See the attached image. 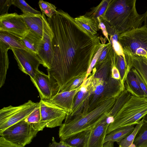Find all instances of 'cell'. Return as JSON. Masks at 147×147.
Masks as SVG:
<instances>
[{
    "instance_id": "obj_15",
    "label": "cell",
    "mask_w": 147,
    "mask_h": 147,
    "mask_svg": "<svg viewBox=\"0 0 147 147\" xmlns=\"http://www.w3.org/2000/svg\"><path fill=\"white\" fill-rule=\"evenodd\" d=\"M81 85L73 90L59 92L51 99L46 100L65 110L67 113L66 116H68L72 111L76 96Z\"/></svg>"
},
{
    "instance_id": "obj_18",
    "label": "cell",
    "mask_w": 147,
    "mask_h": 147,
    "mask_svg": "<svg viewBox=\"0 0 147 147\" xmlns=\"http://www.w3.org/2000/svg\"><path fill=\"white\" fill-rule=\"evenodd\" d=\"M10 49V47L0 41V88L5 83L9 64L8 51Z\"/></svg>"
},
{
    "instance_id": "obj_25",
    "label": "cell",
    "mask_w": 147,
    "mask_h": 147,
    "mask_svg": "<svg viewBox=\"0 0 147 147\" xmlns=\"http://www.w3.org/2000/svg\"><path fill=\"white\" fill-rule=\"evenodd\" d=\"M131 96L130 93L125 89H124L117 98L114 105L110 112V116L114 117Z\"/></svg>"
},
{
    "instance_id": "obj_44",
    "label": "cell",
    "mask_w": 147,
    "mask_h": 147,
    "mask_svg": "<svg viewBox=\"0 0 147 147\" xmlns=\"http://www.w3.org/2000/svg\"><path fill=\"white\" fill-rule=\"evenodd\" d=\"M146 57V58H147V56H146V57Z\"/></svg>"
},
{
    "instance_id": "obj_35",
    "label": "cell",
    "mask_w": 147,
    "mask_h": 147,
    "mask_svg": "<svg viewBox=\"0 0 147 147\" xmlns=\"http://www.w3.org/2000/svg\"><path fill=\"white\" fill-rule=\"evenodd\" d=\"M13 0H0V16L8 13L9 7L13 5Z\"/></svg>"
},
{
    "instance_id": "obj_22",
    "label": "cell",
    "mask_w": 147,
    "mask_h": 147,
    "mask_svg": "<svg viewBox=\"0 0 147 147\" xmlns=\"http://www.w3.org/2000/svg\"><path fill=\"white\" fill-rule=\"evenodd\" d=\"M42 38L29 30L22 41L26 50L37 55L38 48Z\"/></svg>"
},
{
    "instance_id": "obj_9",
    "label": "cell",
    "mask_w": 147,
    "mask_h": 147,
    "mask_svg": "<svg viewBox=\"0 0 147 147\" xmlns=\"http://www.w3.org/2000/svg\"><path fill=\"white\" fill-rule=\"evenodd\" d=\"M14 57L19 69L29 75L32 83H35L36 73L41 62L38 55L27 50L11 48Z\"/></svg>"
},
{
    "instance_id": "obj_21",
    "label": "cell",
    "mask_w": 147,
    "mask_h": 147,
    "mask_svg": "<svg viewBox=\"0 0 147 147\" xmlns=\"http://www.w3.org/2000/svg\"><path fill=\"white\" fill-rule=\"evenodd\" d=\"M133 125L119 128L112 131L106 135L104 143L107 142H119L133 131L135 127Z\"/></svg>"
},
{
    "instance_id": "obj_12",
    "label": "cell",
    "mask_w": 147,
    "mask_h": 147,
    "mask_svg": "<svg viewBox=\"0 0 147 147\" xmlns=\"http://www.w3.org/2000/svg\"><path fill=\"white\" fill-rule=\"evenodd\" d=\"M29 31L22 14L14 13L0 16V31L10 32L22 38Z\"/></svg>"
},
{
    "instance_id": "obj_33",
    "label": "cell",
    "mask_w": 147,
    "mask_h": 147,
    "mask_svg": "<svg viewBox=\"0 0 147 147\" xmlns=\"http://www.w3.org/2000/svg\"><path fill=\"white\" fill-rule=\"evenodd\" d=\"M131 70L133 72L143 94V97L147 98V88L141 76L134 68H132Z\"/></svg>"
},
{
    "instance_id": "obj_24",
    "label": "cell",
    "mask_w": 147,
    "mask_h": 147,
    "mask_svg": "<svg viewBox=\"0 0 147 147\" xmlns=\"http://www.w3.org/2000/svg\"><path fill=\"white\" fill-rule=\"evenodd\" d=\"M125 88L132 95L137 97H143L134 74L130 69L124 82Z\"/></svg>"
},
{
    "instance_id": "obj_26",
    "label": "cell",
    "mask_w": 147,
    "mask_h": 147,
    "mask_svg": "<svg viewBox=\"0 0 147 147\" xmlns=\"http://www.w3.org/2000/svg\"><path fill=\"white\" fill-rule=\"evenodd\" d=\"M115 64L119 72L121 84L124 86V82L129 72L125 59L122 56L117 55L116 53Z\"/></svg>"
},
{
    "instance_id": "obj_30",
    "label": "cell",
    "mask_w": 147,
    "mask_h": 147,
    "mask_svg": "<svg viewBox=\"0 0 147 147\" xmlns=\"http://www.w3.org/2000/svg\"><path fill=\"white\" fill-rule=\"evenodd\" d=\"M38 4L42 13L46 15L48 18H51L57 12L56 7L51 3L40 0Z\"/></svg>"
},
{
    "instance_id": "obj_2",
    "label": "cell",
    "mask_w": 147,
    "mask_h": 147,
    "mask_svg": "<svg viewBox=\"0 0 147 147\" xmlns=\"http://www.w3.org/2000/svg\"><path fill=\"white\" fill-rule=\"evenodd\" d=\"M136 0H111L103 16L99 18L105 24L108 34L119 35L141 26L147 17L138 13Z\"/></svg>"
},
{
    "instance_id": "obj_42",
    "label": "cell",
    "mask_w": 147,
    "mask_h": 147,
    "mask_svg": "<svg viewBox=\"0 0 147 147\" xmlns=\"http://www.w3.org/2000/svg\"><path fill=\"white\" fill-rule=\"evenodd\" d=\"M144 25H146V26H147V17L145 20V21H144Z\"/></svg>"
},
{
    "instance_id": "obj_6",
    "label": "cell",
    "mask_w": 147,
    "mask_h": 147,
    "mask_svg": "<svg viewBox=\"0 0 147 147\" xmlns=\"http://www.w3.org/2000/svg\"><path fill=\"white\" fill-rule=\"evenodd\" d=\"M39 105V102L28 100L17 106L10 105L0 110V133L25 119Z\"/></svg>"
},
{
    "instance_id": "obj_13",
    "label": "cell",
    "mask_w": 147,
    "mask_h": 147,
    "mask_svg": "<svg viewBox=\"0 0 147 147\" xmlns=\"http://www.w3.org/2000/svg\"><path fill=\"white\" fill-rule=\"evenodd\" d=\"M34 85L41 99H51L59 92L58 84L54 78L39 70L36 73Z\"/></svg>"
},
{
    "instance_id": "obj_38",
    "label": "cell",
    "mask_w": 147,
    "mask_h": 147,
    "mask_svg": "<svg viewBox=\"0 0 147 147\" xmlns=\"http://www.w3.org/2000/svg\"><path fill=\"white\" fill-rule=\"evenodd\" d=\"M0 147H24L10 142L1 136L0 137Z\"/></svg>"
},
{
    "instance_id": "obj_37",
    "label": "cell",
    "mask_w": 147,
    "mask_h": 147,
    "mask_svg": "<svg viewBox=\"0 0 147 147\" xmlns=\"http://www.w3.org/2000/svg\"><path fill=\"white\" fill-rule=\"evenodd\" d=\"M112 46L111 43H108L105 44L101 54L96 63H98L102 61L107 55L110 49Z\"/></svg>"
},
{
    "instance_id": "obj_7",
    "label": "cell",
    "mask_w": 147,
    "mask_h": 147,
    "mask_svg": "<svg viewBox=\"0 0 147 147\" xmlns=\"http://www.w3.org/2000/svg\"><path fill=\"white\" fill-rule=\"evenodd\" d=\"M38 131L33 124L24 120L5 129L0 135L10 142L24 147L32 142Z\"/></svg>"
},
{
    "instance_id": "obj_31",
    "label": "cell",
    "mask_w": 147,
    "mask_h": 147,
    "mask_svg": "<svg viewBox=\"0 0 147 147\" xmlns=\"http://www.w3.org/2000/svg\"><path fill=\"white\" fill-rule=\"evenodd\" d=\"M40 110L39 105L24 120L28 123L33 124L40 131Z\"/></svg>"
},
{
    "instance_id": "obj_41",
    "label": "cell",
    "mask_w": 147,
    "mask_h": 147,
    "mask_svg": "<svg viewBox=\"0 0 147 147\" xmlns=\"http://www.w3.org/2000/svg\"><path fill=\"white\" fill-rule=\"evenodd\" d=\"M98 22L99 29H100L102 30L103 35L109 41V43H111L110 39L108 37V33L105 24L102 21L100 20L98 21Z\"/></svg>"
},
{
    "instance_id": "obj_40",
    "label": "cell",
    "mask_w": 147,
    "mask_h": 147,
    "mask_svg": "<svg viewBox=\"0 0 147 147\" xmlns=\"http://www.w3.org/2000/svg\"><path fill=\"white\" fill-rule=\"evenodd\" d=\"M48 147H71L63 141L60 140L58 142L56 141L54 137H53L52 139V143H50Z\"/></svg>"
},
{
    "instance_id": "obj_17",
    "label": "cell",
    "mask_w": 147,
    "mask_h": 147,
    "mask_svg": "<svg viewBox=\"0 0 147 147\" xmlns=\"http://www.w3.org/2000/svg\"><path fill=\"white\" fill-rule=\"evenodd\" d=\"M29 30L42 38L43 24L42 14L40 15L22 14Z\"/></svg>"
},
{
    "instance_id": "obj_4",
    "label": "cell",
    "mask_w": 147,
    "mask_h": 147,
    "mask_svg": "<svg viewBox=\"0 0 147 147\" xmlns=\"http://www.w3.org/2000/svg\"><path fill=\"white\" fill-rule=\"evenodd\" d=\"M147 114V98L132 95L110 123L107 134L117 129L136 125Z\"/></svg>"
},
{
    "instance_id": "obj_27",
    "label": "cell",
    "mask_w": 147,
    "mask_h": 147,
    "mask_svg": "<svg viewBox=\"0 0 147 147\" xmlns=\"http://www.w3.org/2000/svg\"><path fill=\"white\" fill-rule=\"evenodd\" d=\"M111 0H103L96 6L91 8L89 12H86L85 15L93 18L98 21V19L101 17L105 12Z\"/></svg>"
},
{
    "instance_id": "obj_8",
    "label": "cell",
    "mask_w": 147,
    "mask_h": 147,
    "mask_svg": "<svg viewBox=\"0 0 147 147\" xmlns=\"http://www.w3.org/2000/svg\"><path fill=\"white\" fill-rule=\"evenodd\" d=\"M39 105L41 115L40 131L46 127L53 128L62 125L67 114L66 111L45 99H41Z\"/></svg>"
},
{
    "instance_id": "obj_16",
    "label": "cell",
    "mask_w": 147,
    "mask_h": 147,
    "mask_svg": "<svg viewBox=\"0 0 147 147\" xmlns=\"http://www.w3.org/2000/svg\"><path fill=\"white\" fill-rule=\"evenodd\" d=\"M130 71L132 68L135 69L138 73L147 88V59L145 57L140 56L130 53L124 52Z\"/></svg>"
},
{
    "instance_id": "obj_23",
    "label": "cell",
    "mask_w": 147,
    "mask_h": 147,
    "mask_svg": "<svg viewBox=\"0 0 147 147\" xmlns=\"http://www.w3.org/2000/svg\"><path fill=\"white\" fill-rule=\"evenodd\" d=\"M0 41L10 47L11 48L26 50L22 41L21 37L12 33L0 31Z\"/></svg>"
},
{
    "instance_id": "obj_39",
    "label": "cell",
    "mask_w": 147,
    "mask_h": 147,
    "mask_svg": "<svg viewBox=\"0 0 147 147\" xmlns=\"http://www.w3.org/2000/svg\"><path fill=\"white\" fill-rule=\"evenodd\" d=\"M111 75L113 78L121 80L119 72L116 66L115 60L112 63L111 70Z\"/></svg>"
},
{
    "instance_id": "obj_36",
    "label": "cell",
    "mask_w": 147,
    "mask_h": 147,
    "mask_svg": "<svg viewBox=\"0 0 147 147\" xmlns=\"http://www.w3.org/2000/svg\"><path fill=\"white\" fill-rule=\"evenodd\" d=\"M86 74L75 80L66 91L74 90L80 86L84 81Z\"/></svg>"
},
{
    "instance_id": "obj_32",
    "label": "cell",
    "mask_w": 147,
    "mask_h": 147,
    "mask_svg": "<svg viewBox=\"0 0 147 147\" xmlns=\"http://www.w3.org/2000/svg\"><path fill=\"white\" fill-rule=\"evenodd\" d=\"M119 36V34H115L113 36H110V42L116 53L117 55L122 56L125 58L123 49L118 41Z\"/></svg>"
},
{
    "instance_id": "obj_10",
    "label": "cell",
    "mask_w": 147,
    "mask_h": 147,
    "mask_svg": "<svg viewBox=\"0 0 147 147\" xmlns=\"http://www.w3.org/2000/svg\"><path fill=\"white\" fill-rule=\"evenodd\" d=\"M93 76L94 73L92 72L81 84L79 91L76 96L72 111L69 115L66 116L65 121L71 119L82 113H86L88 111Z\"/></svg>"
},
{
    "instance_id": "obj_11",
    "label": "cell",
    "mask_w": 147,
    "mask_h": 147,
    "mask_svg": "<svg viewBox=\"0 0 147 147\" xmlns=\"http://www.w3.org/2000/svg\"><path fill=\"white\" fill-rule=\"evenodd\" d=\"M43 24V36L39 45L37 55L42 65L47 69H49L53 57L52 46L54 33L45 15L42 14Z\"/></svg>"
},
{
    "instance_id": "obj_29",
    "label": "cell",
    "mask_w": 147,
    "mask_h": 147,
    "mask_svg": "<svg viewBox=\"0 0 147 147\" xmlns=\"http://www.w3.org/2000/svg\"><path fill=\"white\" fill-rule=\"evenodd\" d=\"M143 124L142 119L136 124L133 131L125 138L118 143L119 147H130L134 141L138 132Z\"/></svg>"
},
{
    "instance_id": "obj_1",
    "label": "cell",
    "mask_w": 147,
    "mask_h": 147,
    "mask_svg": "<svg viewBox=\"0 0 147 147\" xmlns=\"http://www.w3.org/2000/svg\"><path fill=\"white\" fill-rule=\"evenodd\" d=\"M47 19L54 33L53 57L47 70L48 74L57 82L60 92L66 91L75 80L86 74L102 44L98 35L89 33L61 9Z\"/></svg>"
},
{
    "instance_id": "obj_20",
    "label": "cell",
    "mask_w": 147,
    "mask_h": 147,
    "mask_svg": "<svg viewBox=\"0 0 147 147\" xmlns=\"http://www.w3.org/2000/svg\"><path fill=\"white\" fill-rule=\"evenodd\" d=\"M76 22L90 34L96 35L99 29L98 21L95 18L85 15L74 18Z\"/></svg>"
},
{
    "instance_id": "obj_34",
    "label": "cell",
    "mask_w": 147,
    "mask_h": 147,
    "mask_svg": "<svg viewBox=\"0 0 147 147\" xmlns=\"http://www.w3.org/2000/svg\"><path fill=\"white\" fill-rule=\"evenodd\" d=\"M101 43H102V44L100 48L98 51L95 54L92 61L88 69L84 80H86L88 78V76L91 74V72L93 68L94 67L98 59L101 54L103 48L105 46L106 42L105 43V42H102Z\"/></svg>"
},
{
    "instance_id": "obj_19",
    "label": "cell",
    "mask_w": 147,
    "mask_h": 147,
    "mask_svg": "<svg viewBox=\"0 0 147 147\" xmlns=\"http://www.w3.org/2000/svg\"><path fill=\"white\" fill-rule=\"evenodd\" d=\"M90 131H81L60 140L71 147H87Z\"/></svg>"
},
{
    "instance_id": "obj_5",
    "label": "cell",
    "mask_w": 147,
    "mask_h": 147,
    "mask_svg": "<svg viewBox=\"0 0 147 147\" xmlns=\"http://www.w3.org/2000/svg\"><path fill=\"white\" fill-rule=\"evenodd\" d=\"M118 41L123 52L147 56V26L144 25L120 34Z\"/></svg>"
},
{
    "instance_id": "obj_3",
    "label": "cell",
    "mask_w": 147,
    "mask_h": 147,
    "mask_svg": "<svg viewBox=\"0 0 147 147\" xmlns=\"http://www.w3.org/2000/svg\"><path fill=\"white\" fill-rule=\"evenodd\" d=\"M117 98H109L102 102L93 109L86 113H82L65 121L59 128L60 140L76 133L92 129L102 120L110 116Z\"/></svg>"
},
{
    "instance_id": "obj_43",
    "label": "cell",
    "mask_w": 147,
    "mask_h": 147,
    "mask_svg": "<svg viewBox=\"0 0 147 147\" xmlns=\"http://www.w3.org/2000/svg\"><path fill=\"white\" fill-rule=\"evenodd\" d=\"M130 147H136L135 145L133 143L131 145Z\"/></svg>"
},
{
    "instance_id": "obj_14",
    "label": "cell",
    "mask_w": 147,
    "mask_h": 147,
    "mask_svg": "<svg viewBox=\"0 0 147 147\" xmlns=\"http://www.w3.org/2000/svg\"><path fill=\"white\" fill-rule=\"evenodd\" d=\"M113 119L108 116L90 130L87 147H103L108 127Z\"/></svg>"
},
{
    "instance_id": "obj_28",
    "label": "cell",
    "mask_w": 147,
    "mask_h": 147,
    "mask_svg": "<svg viewBox=\"0 0 147 147\" xmlns=\"http://www.w3.org/2000/svg\"><path fill=\"white\" fill-rule=\"evenodd\" d=\"M13 5L20 9L23 14L26 15H40L41 12L31 7L24 0H13Z\"/></svg>"
}]
</instances>
